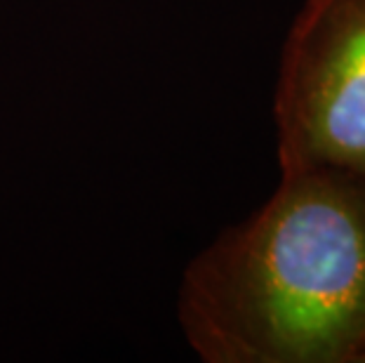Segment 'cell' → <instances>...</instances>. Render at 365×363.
Wrapping results in <instances>:
<instances>
[{
    "label": "cell",
    "mask_w": 365,
    "mask_h": 363,
    "mask_svg": "<svg viewBox=\"0 0 365 363\" xmlns=\"http://www.w3.org/2000/svg\"><path fill=\"white\" fill-rule=\"evenodd\" d=\"M177 314L205 363H365V182L281 175L191 260Z\"/></svg>",
    "instance_id": "obj_1"
},
{
    "label": "cell",
    "mask_w": 365,
    "mask_h": 363,
    "mask_svg": "<svg viewBox=\"0 0 365 363\" xmlns=\"http://www.w3.org/2000/svg\"><path fill=\"white\" fill-rule=\"evenodd\" d=\"M274 118L281 175L365 182V0H304L283 43Z\"/></svg>",
    "instance_id": "obj_2"
}]
</instances>
